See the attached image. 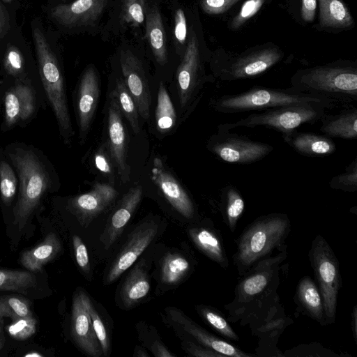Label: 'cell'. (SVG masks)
<instances>
[{"label":"cell","instance_id":"2","mask_svg":"<svg viewBox=\"0 0 357 357\" xmlns=\"http://www.w3.org/2000/svg\"><path fill=\"white\" fill-rule=\"evenodd\" d=\"M3 150L18 178L13 223L22 230L43 198L55 187L56 176L47 158L32 145L15 142Z\"/></svg>","mask_w":357,"mask_h":357},{"label":"cell","instance_id":"35","mask_svg":"<svg viewBox=\"0 0 357 357\" xmlns=\"http://www.w3.org/2000/svg\"><path fill=\"white\" fill-rule=\"evenodd\" d=\"M17 173L7 159L3 149L0 148V199L3 204H12L17 193Z\"/></svg>","mask_w":357,"mask_h":357},{"label":"cell","instance_id":"3","mask_svg":"<svg viewBox=\"0 0 357 357\" xmlns=\"http://www.w3.org/2000/svg\"><path fill=\"white\" fill-rule=\"evenodd\" d=\"M291 226L288 215L280 213L261 215L248 224L235 241L236 251L232 258L238 275L271 256L275 250L287 248Z\"/></svg>","mask_w":357,"mask_h":357},{"label":"cell","instance_id":"11","mask_svg":"<svg viewBox=\"0 0 357 357\" xmlns=\"http://www.w3.org/2000/svg\"><path fill=\"white\" fill-rule=\"evenodd\" d=\"M157 232L158 225L155 222H144L136 227L112 264L105 283L116 281L128 269L152 242Z\"/></svg>","mask_w":357,"mask_h":357},{"label":"cell","instance_id":"42","mask_svg":"<svg viewBox=\"0 0 357 357\" xmlns=\"http://www.w3.org/2000/svg\"><path fill=\"white\" fill-rule=\"evenodd\" d=\"M329 186L334 190L347 192L357 191V158L347 167L344 172L334 176L330 181Z\"/></svg>","mask_w":357,"mask_h":357},{"label":"cell","instance_id":"45","mask_svg":"<svg viewBox=\"0 0 357 357\" xmlns=\"http://www.w3.org/2000/svg\"><path fill=\"white\" fill-rule=\"evenodd\" d=\"M284 356H312V357H341L342 356L335 353L322 346L318 342H312L308 344H300L294 347L283 353Z\"/></svg>","mask_w":357,"mask_h":357},{"label":"cell","instance_id":"33","mask_svg":"<svg viewBox=\"0 0 357 357\" xmlns=\"http://www.w3.org/2000/svg\"><path fill=\"white\" fill-rule=\"evenodd\" d=\"M190 261L178 253H168L163 259L160 278L163 284L175 285L190 272Z\"/></svg>","mask_w":357,"mask_h":357},{"label":"cell","instance_id":"48","mask_svg":"<svg viewBox=\"0 0 357 357\" xmlns=\"http://www.w3.org/2000/svg\"><path fill=\"white\" fill-rule=\"evenodd\" d=\"M240 0H202V7L208 14H221L229 10Z\"/></svg>","mask_w":357,"mask_h":357},{"label":"cell","instance_id":"39","mask_svg":"<svg viewBox=\"0 0 357 357\" xmlns=\"http://www.w3.org/2000/svg\"><path fill=\"white\" fill-rule=\"evenodd\" d=\"M36 284V275L30 272L0 269V291L26 293Z\"/></svg>","mask_w":357,"mask_h":357},{"label":"cell","instance_id":"41","mask_svg":"<svg viewBox=\"0 0 357 357\" xmlns=\"http://www.w3.org/2000/svg\"><path fill=\"white\" fill-rule=\"evenodd\" d=\"M81 294L84 305L89 314L93 330L100 344L102 354L105 356H107L110 351V344L105 324L93 304L91 303L89 296L82 290H81Z\"/></svg>","mask_w":357,"mask_h":357},{"label":"cell","instance_id":"37","mask_svg":"<svg viewBox=\"0 0 357 357\" xmlns=\"http://www.w3.org/2000/svg\"><path fill=\"white\" fill-rule=\"evenodd\" d=\"M176 121V114L171 98L162 82L160 84L155 109V123L158 131L171 130Z\"/></svg>","mask_w":357,"mask_h":357},{"label":"cell","instance_id":"49","mask_svg":"<svg viewBox=\"0 0 357 357\" xmlns=\"http://www.w3.org/2000/svg\"><path fill=\"white\" fill-rule=\"evenodd\" d=\"M182 347L190 355L196 357H222L223 356L211 349H208L199 342L184 341Z\"/></svg>","mask_w":357,"mask_h":357},{"label":"cell","instance_id":"8","mask_svg":"<svg viewBox=\"0 0 357 357\" xmlns=\"http://www.w3.org/2000/svg\"><path fill=\"white\" fill-rule=\"evenodd\" d=\"M326 109L324 107L311 105L282 106L252 113L234 123L220 125L218 130L264 126L284 134L303 124L320 121Z\"/></svg>","mask_w":357,"mask_h":357},{"label":"cell","instance_id":"56","mask_svg":"<svg viewBox=\"0 0 357 357\" xmlns=\"http://www.w3.org/2000/svg\"><path fill=\"white\" fill-rule=\"evenodd\" d=\"M3 317L0 316V351L5 344V336L3 330Z\"/></svg>","mask_w":357,"mask_h":357},{"label":"cell","instance_id":"13","mask_svg":"<svg viewBox=\"0 0 357 357\" xmlns=\"http://www.w3.org/2000/svg\"><path fill=\"white\" fill-rule=\"evenodd\" d=\"M282 52L275 48H267L238 57L219 72L224 81H235L256 77L276 64Z\"/></svg>","mask_w":357,"mask_h":357},{"label":"cell","instance_id":"5","mask_svg":"<svg viewBox=\"0 0 357 357\" xmlns=\"http://www.w3.org/2000/svg\"><path fill=\"white\" fill-rule=\"evenodd\" d=\"M32 36L45 96L55 116L60 137L66 144H70L75 133L61 67L42 30L33 28Z\"/></svg>","mask_w":357,"mask_h":357},{"label":"cell","instance_id":"1","mask_svg":"<svg viewBox=\"0 0 357 357\" xmlns=\"http://www.w3.org/2000/svg\"><path fill=\"white\" fill-rule=\"evenodd\" d=\"M287 257L285 248L259 261L239 276L234 299L224 305L230 323L248 326L252 331L280 306L278 289Z\"/></svg>","mask_w":357,"mask_h":357},{"label":"cell","instance_id":"29","mask_svg":"<svg viewBox=\"0 0 357 357\" xmlns=\"http://www.w3.org/2000/svg\"><path fill=\"white\" fill-rule=\"evenodd\" d=\"M150 290V280L142 263L136 265L123 284L121 298L126 308H130L144 298Z\"/></svg>","mask_w":357,"mask_h":357},{"label":"cell","instance_id":"32","mask_svg":"<svg viewBox=\"0 0 357 357\" xmlns=\"http://www.w3.org/2000/svg\"><path fill=\"white\" fill-rule=\"evenodd\" d=\"M320 9V22L323 27L347 28L354 19L342 0H318Z\"/></svg>","mask_w":357,"mask_h":357},{"label":"cell","instance_id":"36","mask_svg":"<svg viewBox=\"0 0 357 357\" xmlns=\"http://www.w3.org/2000/svg\"><path fill=\"white\" fill-rule=\"evenodd\" d=\"M112 94L116 99L122 114L129 121L133 132L138 134L140 131L138 109L123 79H117Z\"/></svg>","mask_w":357,"mask_h":357},{"label":"cell","instance_id":"22","mask_svg":"<svg viewBox=\"0 0 357 357\" xmlns=\"http://www.w3.org/2000/svg\"><path fill=\"white\" fill-rule=\"evenodd\" d=\"M199 70L198 43L195 34L192 33L177 71L179 100L183 107L187 105L192 96L199 90L198 86L201 83Z\"/></svg>","mask_w":357,"mask_h":357},{"label":"cell","instance_id":"46","mask_svg":"<svg viewBox=\"0 0 357 357\" xmlns=\"http://www.w3.org/2000/svg\"><path fill=\"white\" fill-rule=\"evenodd\" d=\"M265 0H247L245 1L236 16L231 22V27L236 29L242 26L247 20L258 13Z\"/></svg>","mask_w":357,"mask_h":357},{"label":"cell","instance_id":"38","mask_svg":"<svg viewBox=\"0 0 357 357\" xmlns=\"http://www.w3.org/2000/svg\"><path fill=\"white\" fill-rule=\"evenodd\" d=\"M3 66L8 76L33 86L39 93L32 79L26 73L24 58L19 48L10 45L6 49L3 59Z\"/></svg>","mask_w":357,"mask_h":357},{"label":"cell","instance_id":"44","mask_svg":"<svg viewBox=\"0 0 357 357\" xmlns=\"http://www.w3.org/2000/svg\"><path fill=\"white\" fill-rule=\"evenodd\" d=\"M36 319L33 315L12 319L7 326L9 335L17 340H25L32 336L36 331Z\"/></svg>","mask_w":357,"mask_h":357},{"label":"cell","instance_id":"4","mask_svg":"<svg viewBox=\"0 0 357 357\" xmlns=\"http://www.w3.org/2000/svg\"><path fill=\"white\" fill-rule=\"evenodd\" d=\"M291 88L329 102L333 108L349 107L357 102V69L351 66L326 65L297 72Z\"/></svg>","mask_w":357,"mask_h":357},{"label":"cell","instance_id":"57","mask_svg":"<svg viewBox=\"0 0 357 357\" xmlns=\"http://www.w3.org/2000/svg\"><path fill=\"white\" fill-rule=\"evenodd\" d=\"M136 352H137V354H135L134 356H149V354H147L146 353V351L144 349H142L137 348V351Z\"/></svg>","mask_w":357,"mask_h":357},{"label":"cell","instance_id":"60","mask_svg":"<svg viewBox=\"0 0 357 357\" xmlns=\"http://www.w3.org/2000/svg\"><path fill=\"white\" fill-rule=\"evenodd\" d=\"M61 1H66V0H61Z\"/></svg>","mask_w":357,"mask_h":357},{"label":"cell","instance_id":"58","mask_svg":"<svg viewBox=\"0 0 357 357\" xmlns=\"http://www.w3.org/2000/svg\"><path fill=\"white\" fill-rule=\"evenodd\" d=\"M24 356L25 357H31V356H33V357H35V356L43 357V356L41 354H40V353H38L37 351H31L30 353L26 354L24 355Z\"/></svg>","mask_w":357,"mask_h":357},{"label":"cell","instance_id":"6","mask_svg":"<svg viewBox=\"0 0 357 357\" xmlns=\"http://www.w3.org/2000/svg\"><path fill=\"white\" fill-rule=\"evenodd\" d=\"M215 110L222 114L248 111H264L289 105H319L333 109L331 104L319 97L301 93L292 89H271L255 86L237 94L222 95L211 102Z\"/></svg>","mask_w":357,"mask_h":357},{"label":"cell","instance_id":"10","mask_svg":"<svg viewBox=\"0 0 357 357\" xmlns=\"http://www.w3.org/2000/svg\"><path fill=\"white\" fill-rule=\"evenodd\" d=\"M12 79L0 89L3 121L1 130L8 131L16 126L27 123L36 114L38 93L21 81Z\"/></svg>","mask_w":357,"mask_h":357},{"label":"cell","instance_id":"23","mask_svg":"<svg viewBox=\"0 0 357 357\" xmlns=\"http://www.w3.org/2000/svg\"><path fill=\"white\" fill-rule=\"evenodd\" d=\"M142 197V188L135 186L123 195L116 210L108 220L100 241L106 249L109 248L122 234Z\"/></svg>","mask_w":357,"mask_h":357},{"label":"cell","instance_id":"27","mask_svg":"<svg viewBox=\"0 0 357 357\" xmlns=\"http://www.w3.org/2000/svg\"><path fill=\"white\" fill-rule=\"evenodd\" d=\"M320 131L328 137L355 139L357 137V108H344L337 114H325L321 119Z\"/></svg>","mask_w":357,"mask_h":357},{"label":"cell","instance_id":"14","mask_svg":"<svg viewBox=\"0 0 357 357\" xmlns=\"http://www.w3.org/2000/svg\"><path fill=\"white\" fill-rule=\"evenodd\" d=\"M116 196L117 191L112 186L98 183L90 191L69 199L68 208L82 226L87 227L112 204Z\"/></svg>","mask_w":357,"mask_h":357},{"label":"cell","instance_id":"7","mask_svg":"<svg viewBox=\"0 0 357 357\" xmlns=\"http://www.w3.org/2000/svg\"><path fill=\"white\" fill-rule=\"evenodd\" d=\"M308 257L314 272V282L323 299L326 324H334L337 296L342 288L338 259L321 234H317L312 241Z\"/></svg>","mask_w":357,"mask_h":357},{"label":"cell","instance_id":"17","mask_svg":"<svg viewBox=\"0 0 357 357\" xmlns=\"http://www.w3.org/2000/svg\"><path fill=\"white\" fill-rule=\"evenodd\" d=\"M167 313L169 318L183 331L192 337L196 342L222 354L223 356L252 357L257 356L256 354L246 353L229 342L213 335L197 325L178 309L169 308Z\"/></svg>","mask_w":357,"mask_h":357},{"label":"cell","instance_id":"24","mask_svg":"<svg viewBox=\"0 0 357 357\" xmlns=\"http://www.w3.org/2000/svg\"><path fill=\"white\" fill-rule=\"evenodd\" d=\"M282 136L284 142L304 156H326L336 151L335 142L324 135L299 132L296 129Z\"/></svg>","mask_w":357,"mask_h":357},{"label":"cell","instance_id":"16","mask_svg":"<svg viewBox=\"0 0 357 357\" xmlns=\"http://www.w3.org/2000/svg\"><path fill=\"white\" fill-rule=\"evenodd\" d=\"M121 66L123 81L137 105L139 114L147 120L150 115L151 96L142 66L129 52H122Z\"/></svg>","mask_w":357,"mask_h":357},{"label":"cell","instance_id":"31","mask_svg":"<svg viewBox=\"0 0 357 357\" xmlns=\"http://www.w3.org/2000/svg\"><path fill=\"white\" fill-rule=\"evenodd\" d=\"M220 210L225 223L234 233L245 210L244 199L236 186L229 184L222 188Z\"/></svg>","mask_w":357,"mask_h":357},{"label":"cell","instance_id":"47","mask_svg":"<svg viewBox=\"0 0 357 357\" xmlns=\"http://www.w3.org/2000/svg\"><path fill=\"white\" fill-rule=\"evenodd\" d=\"M73 245L77 265L82 271L88 273L90 269V264L85 244L79 236L74 235L73 236Z\"/></svg>","mask_w":357,"mask_h":357},{"label":"cell","instance_id":"59","mask_svg":"<svg viewBox=\"0 0 357 357\" xmlns=\"http://www.w3.org/2000/svg\"><path fill=\"white\" fill-rule=\"evenodd\" d=\"M5 2L9 3L11 2L13 0H3Z\"/></svg>","mask_w":357,"mask_h":357},{"label":"cell","instance_id":"12","mask_svg":"<svg viewBox=\"0 0 357 357\" xmlns=\"http://www.w3.org/2000/svg\"><path fill=\"white\" fill-rule=\"evenodd\" d=\"M122 114L116 99L111 93L107 116L108 149L121 181L126 183L130 170L127 162V138Z\"/></svg>","mask_w":357,"mask_h":357},{"label":"cell","instance_id":"20","mask_svg":"<svg viewBox=\"0 0 357 357\" xmlns=\"http://www.w3.org/2000/svg\"><path fill=\"white\" fill-rule=\"evenodd\" d=\"M293 323L291 317L285 314L283 305L274 310L261 324L251 331L252 336L258 338L255 351L257 356H284L277 344L280 335Z\"/></svg>","mask_w":357,"mask_h":357},{"label":"cell","instance_id":"43","mask_svg":"<svg viewBox=\"0 0 357 357\" xmlns=\"http://www.w3.org/2000/svg\"><path fill=\"white\" fill-rule=\"evenodd\" d=\"M146 0H123L122 15L125 22L137 27L146 18Z\"/></svg>","mask_w":357,"mask_h":357},{"label":"cell","instance_id":"52","mask_svg":"<svg viewBox=\"0 0 357 357\" xmlns=\"http://www.w3.org/2000/svg\"><path fill=\"white\" fill-rule=\"evenodd\" d=\"M95 162L96 167L99 170L105 173L111 174L112 168L110 165V160L107 159L104 150L100 149L95 155Z\"/></svg>","mask_w":357,"mask_h":357},{"label":"cell","instance_id":"40","mask_svg":"<svg viewBox=\"0 0 357 357\" xmlns=\"http://www.w3.org/2000/svg\"><path fill=\"white\" fill-rule=\"evenodd\" d=\"M33 315L29 301L17 295H6L0 297V316L11 319Z\"/></svg>","mask_w":357,"mask_h":357},{"label":"cell","instance_id":"25","mask_svg":"<svg viewBox=\"0 0 357 357\" xmlns=\"http://www.w3.org/2000/svg\"><path fill=\"white\" fill-rule=\"evenodd\" d=\"M196 248L205 256L227 269L229 265L220 233L213 226H198L188 230Z\"/></svg>","mask_w":357,"mask_h":357},{"label":"cell","instance_id":"21","mask_svg":"<svg viewBox=\"0 0 357 357\" xmlns=\"http://www.w3.org/2000/svg\"><path fill=\"white\" fill-rule=\"evenodd\" d=\"M108 0H75L59 4L50 10L52 18L67 27L92 24L102 13Z\"/></svg>","mask_w":357,"mask_h":357},{"label":"cell","instance_id":"50","mask_svg":"<svg viewBox=\"0 0 357 357\" xmlns=\"http://www.w3.org/2000/svg\"><path fill=\"white\" fill-rule=\"evenodd\" d=\"M174 36L177 42L183 45L187 36V23L182 8H178L174 15Z\"/></svg>","mask_w":357,"mask_h":357},{"label":"cell","instance_id":"9","mask_svg":"<svg viewBox=\"0 0 357 357\" xmlns=\"http://www.w3.org/2000/svg\"><path fill=\"white\" fill-rule=\"evenodd\" d=\"M207 147L222 161L238 165L258 162L274 149L269 144L224 130H218L217 134L211 136Z\"/></svg>","mask_w":357,"mask_h":357},{"label":"cell","instance_id":"34","mask_svg":"<svg viewBox=\"0 0 357 357\" xmlns=\"http://www.w3.org/2000/svg\"><path fill=\"white\" fill-rule=\"evenodd\" d=\"M202 319L217 333L230 341H239L240 337L230 325L224 314L218 309L208 305L196 307Z\"/></svg>","mask_w":357,"mask_h":357},{"label":"cell","instance_id":"19","mask_svg":"<svg viewBox=\"0 0 357 357\" xmlns=\"http://www.w3.org/2000/svg\"><path fill=\"white\" fill-rule=\"evenodd\" d=\"M151 173L153 181L174 209L184 218H192L195 211L193 202L160 158L154 159Z\"/></svg>","mask_w":357,"mask_h":357},{"label":"cell","instance_id":"55","mask_svg":"<svg viewBox=\"0 0 357 357\" xmlns=\"http://www.w3.org/2000/svg\"><path fill=\"white\" fill-rule=\"evenodd\" d=\"M351 328L353 337L357 342V306L355 305L352 310L351 314Z\"/></svg>","mask_w":357,"mask_h":357},{"label":"cell","instance_id":"18","mask_svg":"<svg viewBox=\"0 0 357 357\" xmlns=\"http://www.w3.org/2000/svg\"><path fill=\"white\" fill-rule=\"evenodd\" d=\"M71 334L77 345L88 355L99 357L102 354L100 344L83 301L81 290L77 291L73 298Z\"/></svg>","mask_w":357,"mask_h":357},{"label":"cell","instance_id":"28","mask_svg":"<svg viewBox=\"0 0 357 357\" xmlns=\"http://www.w3.org/2000/svg\"><path fill=\"white\" fill-rule=\"evenodd\" d=\"M61 248V242L56 235L50 233L41 243L21 255L20 263L30 271H40L45 264L58 255Z\"/></svg>","mask_w":357,"mask_h":357},{"label":"cell","instance_id":"15","mask_svg":"<svg viewBox=\"0 0 357 357\" xmlns=\"http://www.w3.org/2000/svg\"><path fill=\"white\" fill-rule=\"evenodd\" d=\"M99 94L100 85L97 73L93 67H89L82 75L75 103L80 142L84 141L89 132L98 106Z\"/></svg>","mask_w":357,"mask_h":357},{"label":"cell","instance_id":"53","mask_svg":"<svg viewBox=\"0 0 357 357\" xmlns=\"http://www.w3.org/2000/svg\"><path fill=\"white\" fill-rule=\"evenodd\" d=\"M10 29V19L6 8L0 2V38H3Z\"/></svg>","mask_w":357,"mask_h":357},{"label":"cell","instance_id":"51","mask_svg":"<svg viewBox=\"0 0 357 357\" xmlns=\"http://www.w3.org/2000/svg\"><path fill=\"white\" fill-rule=\"evenodd\" d=\"M317 10V0H301V14L306 22L314 20Z\"/></svg>","mask_w":357,"mask_h":357},{"label":"cell","instance_id":"30","mask_svg":"<svg viewBox=\"0 0 357 357\" xmlns=\"http://www.w3.org/2000/svg\"><path fill=\"white\" fill-rule=\"evenodd\" d=\"M146 34L153 54L161 65L167 62L165 29L159 9L151 6L146 16Z\"/></svg>","mask_w":357,"mask_h":357},{"label":"cell","instance_id":"26","mask_svg":"<svg viewBox=\"0 0 357 357\" xmlns=\"http://www.w3.org/2000/svg\"><path fill=\"white\" fill-rule=\"evenodd\" d=\"M294 299L301 313L308 316L321 326L326 325L321 293L314 280L310 276H303L299 280Z\"/></svg>","mask_w":357,"mask_h":357},{"label":"cell","instance_id":"54","mask_svg":"<svg viewBox=\"0 0 357 357\" xmlns=\"http://www.w3.org/2000/svg\"><path fill=\"white\" fill-rule=\"evenodd\" d=\"M152 352L157 357H174L173 354L169 352L167 348L160 342H155L151 348Z\"/></svg>","mask_w":357,"mask_h":357}]
</instances>
